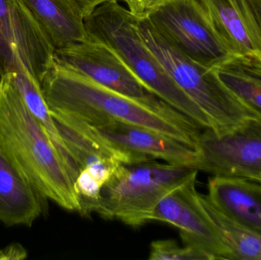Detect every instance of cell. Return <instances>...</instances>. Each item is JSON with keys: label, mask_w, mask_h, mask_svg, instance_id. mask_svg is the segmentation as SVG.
I'll list each match as a JSON object with an SVG mask.
<instances>
[{"label": "cell", "mask_w": 261, "mask_h": 260, "mask_svg": "<svg viewBox=\"0 0 261 260\" xmlns=\"http://www.w3.org/2000/svg\"><path fill=\"white\" fill-rule=\"evenodd\" d=\"M41 88L50 113L93 126L113 122L133 124L198 149L202 128L165 102L152 105L135 100L55 61L44 74Z\"/></svg>", "instance_id": "6da1fadb"}, {"label": "cell", "mask_w": 261, "mask_h": 260, "mask_svg": "<svg viewBox=\"0 0 261 260\" xmlns=\"http://www.w3.org/2000/svg\"><path fill=\"white\" fill-rule=\"evenodd\" d=\"M0 154L48 200L81 213L71 174L9 73L0 78Z\"/></svg>", "instance_id": "7a4b0ae2"}, {"label": "cell", "mask_w": 261, "mask_h": 260, "mask_svg": "<svg viewBox=\"0 0 261 260\" xmlns=\"http://www.w3.org/2000/svg\"><path fill=\"white\" fill-rule=\"evenodd\" d=\"M89 39L114 50L135 76L161 100L190 118L202 129H212L205 113L176 85L141 38L138 18L119 1L98 6L84 19Z\"/></svg>", "instance_id": "3957f363"}, {"label": "cell", "mask_w": 261, "mask_h": 260, "mask_svg": "<svg viewBox=\"0 0 261 260\" xmlns=\"http://www.w3.org/2000/svg\"><path fill=\"white\" fill-rule=\"evenodd\" d=\"M199 170L156 160L122 164L104 185L94 212L138 227L150 221L160 201L193 179Z\"/></svg>", "instance_id": "277c9868"}, {"label": "cell", "mask_w": 261, "mask_h": 260, "mask_svg": "<svg viewBox=\"0 0 261 260\" xmlns=\"http://www.w3.org/2000/svg\"><path fill=\"white\" fill-rule=\"evenodd\" d=\"M141 38L176 85L205 113L212 131L225 134L253 115L222 83L216 70L195 62L170 45L147 18H138Z\"/></svg>", "instance_id": "5b68a950"}, {"label": "cell", "mask_w": 261, "mask_h": 260, "mask_svg": "<svg viewBox=\"0 0 261 260\" xmlns=\"http://www.w3.org/2000/svg\"><path fill=\"white\" fill-rule=\"evenodd\" d=\"M178 51L215 69L234 57L215 30L199 0H163L146 17Z\"/></svg>", "instance_id": "8992f818"}, {"label": "cell", "mask_w": 261, "mask_h": 260, "mask_svg": "<svg viewBox=\"0 0 261 260\" xmlns=\"http://www.w3.org/2000/svg\"><path fill=\"white\" fill-rule=\"evenodd\" d=\"M55 47L23 0H0V75L29 73L41 85Z\"/></svg>", "instance_id": "52a82bcc"}, {"label": "cell", "mask_w": 261, "mask_h": 260, "mask_svg": "<svg viewBox=\"0 0 261 260\" xmlns=\"http://www.w3.org/2000/svg\"><path fill=\"white\" fill-rule=\"evenodd\" d=\"M198 148L197 170L261 183V121L257 118L225 134L204 130Z\"/></svg>", "instance_id": "ba28073f"}, {"label": "cell", "mask_w": 261, "mask_h": 260, "mask_svg": "<svg viewBox=\"0 0 261 260\" xmlns=\"http://www.w3.org/2000/svg\"><path fill=\"white\" fill-rule=\"evenodd\" d=\"M54 61L135 100L152 105L164 102L135 76L114 50L102 43L87 39L55 49Z\"/></svg>", "instance_id": "9c48e42d"}, {"label": "cell", "mask_w": 261, "mask_h": 260, "mask_svg": "<svg viewBox=\"0 0 261 260\" xmlns=\"http://www.w3.org/2000/svg\"><path fill=\"white\" fill-rule=\"evenodd\" d=\"M196 183L193 179L164 197L150 215V221L177 227L184 245L205 253L210 260L233 259L202 205Z\"/></svg>", "instance_id": "30bf717a"}, {"label": "cell", "mask_w": 261, "mask_h": 260, "mask_svg": "<svg viewBox=\"0 0 261 260\" xmlns=\"http://www.w3.org/2000/svg\"><path fill=\"white\" fill-rule=\"evenodd\" d=\"M84 124L107 146L125 157L128 164L161 160L195 169L199 160V150L145 127L119 122L94 126Z\"/></svg>", "instance_id": "8fae6325"}, {"label": "cell", "mask_w": 261, "mask_h": 260, "mask_svg": "<svg viewBox=\"0 0 261 260\" xmlns=\"http://www.w3.org/2000/svg\"><path fill=\"white\" fill-rule=\"evenodd\" d=\"M63 141L79 170H85L105 185L126 159L107 146L77 119L50 113Z\"/></svg>", "instance_id": "7c38bea8"}, {"label": "cell", "mask_w": 261, "mask_h": 260, "mask_svg": "<svg viewBox=\"0 0 261 260\" xmlns=\"http://www.w3.org/2000/svg\"><path fill=\"white\" fill-rule=\"evenodd\" d=\"M228 50L261 64V35L244 0H199Z\"/></svg>", "instance_id": "4fadbf2b"}, {"label": "cell", "mask_w": 261, "mask_h": 260, "mask_svg": "<svg viewBox=\"0 0 261 260\" xmlns=\"http://www.w3.org/2000/svg\"><path fill=\"white\" fill-rule=\"evenodd\" d=\"M47 199L0 154V222L31 227L47 212Z\"/></svg>", "instance_id": "5bb4252c"}, {"label": "cell", "mask_w": 261, "mask_h": 260, "mask_svg": "<svg viewBox=\"0 0 261 260\" xmlns=\"http://www.w3.org/2000/svg\"><path fill=\"white\" fill-rule=\"evenodd\" d=\"M207 198L221 213L261 235V183L240 177L214 176Z\"/></svg>", "instance_id": "9a60e30c"}, {"label": "cell", "mask_w": 261, "mask_h": 260, "mask_svg": "<svg viewBox=\"0 0 261 260\" xmlns=\"http://www.w3.org/2000/svg\"><path fill=\"white\" fill-rule=\"evenodd\" d=\"M55 49L89 39L84 20L61 0H23Z\"/></svg>", "instance_id": "2e32d148"}, {"label": "cell", "mask_w": 261, "mask_h": 260, "mask_svg": "<svg viewBox=\"0 0 261 260\" xmlns=\"http://www.w3.org/2000/svg\"><path fill=\"white\" fill-rule=\"evenodd\" d=\"M214 70L234 97L261 121V64L236 56Z\"/></svg>", "instance_id": "e0dca14e"}, {"label": "cell", "mask_w": 261, "mask_h": 260, "mask_svg": "<svg viewBox=\"0 0 261 260\" xmlns=\"http://www.w3.org/2000/svg\"><path fill=\"white\" fill-rule=\"evenodd\" d=\"M9 74L29 111L38 119V122L48 133L52 141L67 164L75 183L79 175V168L69 154L62 137L60 135L58 128L43 96L39 82H37L26 72H12L9 73Z\"/></svg>", "instance_id": "ac0fdd59"}, {"label": "cell", "mask_w": 261, "mask_h": 260, "mask_svg": "<svg viewBox=\"0 0 261 260\" xmlns=\"http://www.w3.org/2000/svg\"><path fill=\"white\" fill-rule=\"evenodd\" d=\"M200 198L208 216L231 251L233 259L261 260V235L221 213L206 195L200 194Z\"/></svg>", "instance_id": "d6986e66"}, {"label": "cell", "mask_w": 261, "mask_h": 260, "mask_svg": "<svg viewBox=\"0 0 261 260\" xmlns=\"http://www.w3.org/2000/svg\"><path fill=\"white\" fill-rule=\"evenodd\" d=\"M150 260H210L199 250L184 245L181 247L173 240H159L150 246Z\"/></svg>", "instance_id": "ffe728a7"}, {"label": "cell", "mask_w": 261, "mask_h": 260, "mask_svg": "<svg viewBox=\"0 0 261 260\" xmlns=\"http://www.w3.org/2000/svg\"><path fill=\"white\" fill-rule=\"evenodd\" d=\"M75 15L85 19L98 6L110 1L125 2V0H61Z\"/></svg>", "instance_id": "44dd1931"}, {"label": "cell", "mask_w": 261, "mask_h": 260, "mask_svg": "<svg viewBox=\"0 0 261 260\" xmlns=\"http://www.w3.org/2000/svg\"><path fill=\"white\" fill-rule=\"evenodd\" d=\"M163 0H125V3L132 15L137 18L146 17L152 9L158 6Z\"/></svg>", "instance_id": "7402d4cb"}, {"label": "cell", "mask_w": 261, "mask_h": 260, "mask_svg": "<svg viewBox=\"0 0 261 260\" xmlns=\"http://www.w3.org/2000/svg\"><path fill=\"white\" fill-rule=\"evenodd\" d=\"M27 256V250L18 243L9 244L4 248L0 249V260H22Z\"/></svg>", "instance_id": "603a6c76"}, {"label": "cell", "mask_w": 261, "mask_h": 260, "mask_svg": "<svg viewBox=\"0 0 261 260\" xmlns=\"http://www.w3.org/2000/svg\"><path fill=\"white\" fill-rule=\"evenodd\" d=\"M244 3L261 35V0H244Z\"/></svg>", "instance_id": "cb8c5ba5"}, {"label": "cell", "mask_w": 261, "mask_h": 260, "mask_svg": "<svg viewBox=\"0 0 261 260\" xmlns=\"http://www.w3.org/2000/svg\"><path fill=\"white\" fill-rule=\"evenodd\" d=\"M1 76H2L1 75H0V78H1Z\"/></svg>", "instance_id": "d4e9b609"}]
</instances>
